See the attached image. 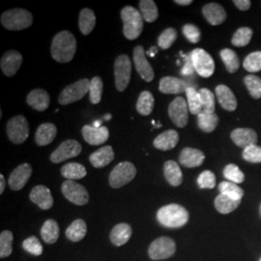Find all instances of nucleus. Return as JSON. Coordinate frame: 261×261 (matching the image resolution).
Segmentation results:
<instances>
[{
	"instance_id": "1",
	"label": "nucleus",
	"mask_w": 261,
	"mask_h": 261,
	"mask_svg": "<svg viewBox=\"0 0 261 261\" xmlns=\"http://www.w3.org/2000/svg\"><path fill=\"white\" fill-rule=\"evenodd\" d=\"M76 51V39L70 31H61L53 39L50 54L59 63L70 62Z\"/></svg>"
},
{
	"instance_id": "2",
	"label": "nucleus",
	"mask_w": 261,
	"mask_h": 261,
	"mask_svg": "<svg viewBox=\"0 0 261 261\" xmlns=\"http://www.w3.org/2000/svg\"><path fill=\"white\" fill-rule=\"evenodd\" d=\"M157 220L165 227L179 228L188 223L189 213L183 206L172 203L159 209Z\"/></svg>"
},
{
	"instance_id": "3",
	"label": "nucleus",
	"mask_w": 261,
	"mask_h": 261,
	"mask_svg": "<svg viewBox=\"0 0 261 261\" xmlns=\"http://www.w3.org/2000/svg\"><path fill=\"white\" fill-rule=\"evenodd\" d=\"M2 27L11 31H19L30 28L33 23V16L28 10L16 8L8 10L1 15Z\"/></svg>"
},
{
	"instance_id": "4",
	"label": "nucleus",
	"mask_w": 261,
	"mask_h": 261,
	"mask_svg": "<svg viewBox=\"0 0 261 261\" xmlns=\"http://www.w3.org/2000/svg\"><path fill=\"white\" fill-rule=\"evenodd\" d=\"M124 36L129 40H136L140 37L143 30V18L136 8L126 6L121 10Z\"/></svg>"
},
{
	"instance_id": "5",
	"label": "nucleus",
	"mask_w": 261,
	"mask_h": 261,
	"mask_svg": "<svg viewBox=\"0 0 261 261\" xmlns=\"http://www.w3.org/2000/svg\"><path fill=\"white\" fill-rule=\"evenodd\" d=\"M90 82L87 79H83L74 84L66 86L58 97V103L67 106L82 100L89 92Z\"/></svg>"
},
{
	"instance_id": "6",
	"label": "nucleus",
	"mask_w": 261,
	"mask_h": 261,
	"mask_svg": "<svg viewBox=\"0 0 261 261\" xmlns=\"http://www.w3.org/2000/svg\"><path fill=\"white\" fill-rule=\"evenodd\" d=\"M137 168L130 162H123L112 169L110 174V185L113 189H118L127 185L136 177Z\"/></svg>"
},
{
	"instance_id": "7",
	"label": "nucleus",
	"mask_w": 261,
	"mask_h": 261,
	"mask_svg": "<svg viewBox=\"0 0 261 261\" xmlns=\"http://www.w3.org/2000/svg\"><path fill=\"white\" fill-rule=\"evenodd\" d=\"M132 75V62L129 56L121 55L114 62L115 86L119 92H123L130 84Z\"/></svg>"
},
{
	"instance_id": "8",
	"label": "nucleus",
	"mask_w": 261,
	"mask_h": 261,
	"mask_svg": "<svg viewBox=\"0 0 261 261\" xmlns=\"http://www.w3.org/2000/svg\"><path fill=\"white\" fill-rule=\"evenodd\" d=\"M6 132L9 140L15 144H21L28 140L29 126L28 119L23 115H17L11 118L6 125Z\"/></svg>"
},
{
	"instance_id": "9",
	"label": "nucleus",
	"mask_w": 261,
	"mask_h": 261,
	"mask_svg": "<svg viewBox=\"0 0 261 261\" xmlns=\"http://www.w3.org/2000/svg\"><path fill=\"white\" fill-rule=\"evenodd\" d=\"M191 59L196 73L202 77H210L214 74L215 62L206 50L196 48L191 54Z\"/></svg>"
},
{
	"instance_id": "10",
	"label": "nucleus",
	"mask_w": 261,
	"mask_h": 261,
	"mask_svg": "<svg viewBox=\"0 0 261 261\" xmlns=\"http://www.w3.org/2000/svg\"><path fill=\"white\" fill-rule=\"evenodd\" d=\"M176 251L175 242L169 237H160L151 243L148 254L153 260H162L170 257Z\"/></svg>"
},
{
	"instance_id": "11",
	"label": "nucleus",
	"mask_w": 261,
	"mask_h": 261,
	"mask_svg": "<svg viewBox=\"0 0 261 261\" xmlns=\"http://www.w3.org/2000/svg\"><path fill=\"white\" fill-rule=\"evenodd\" d=\"M61 191L63 196L75 205H85L89 200V195L86 189L75 181L66 180L62 184Z\"/></svg>"
},
{
	"instance_id": "12",
	"label": "nucleus",
	"mask_w": 261,
	"mask_h": 261,
	"mask_svg": "<svg viewBox=\"0 0 261 261\" xmlns=\"http://www.w3.org/2000/svg\"><path fill=\"white\" fill-rule=\"evenodd\" d=\"M82 152V144L74 140L63 141L58 148H56L50 155V161L54 164H60L69 159L75 158Z\"/></svg>"
},
{
	"instance_id": "13",
	"label": "nucleus",
	"mask_w": 261,
	"mask_h": 261,
	"mask_svg": "<svg viewBox=\"0 0 261 261\" xmlns=\"http://www.w3.org/2000/svg\"><path fill=\"white\" fill-rule=\"evenodd\" d=\"M168 115L178 128L186 127L189 121V107L183 97L175 98L168 106Z\"/></svg>"
},
{
	"instance_id": "14",
	"label": "nucleus",
	"mask_w": 261,
	"mask_h": 261,
	"mask_svg": "<svg viewBox=\"0 0 261 261\" xmlns=\"http://www.w3.org/2000/svg\"><path fill=\"white\" fill-rule=\"evenodd\" d=\"M134 63L143 81L150 83L154 80L155 75L153 68L146 58V53L142 46H137L134 48Z\"/></svg>"
},
{
	"instance_id": "15",
	"label": "nucleus",
	"mask_w": 261,
	"mask_h": 261,
	"mask_svg": "<svg viewBox=\"0 0 261 261\" xmlns=\"http://www.w3.org/2000/svg\"><path fill=\"white\" fill-rule=\"evenodd\" d=\"M22 64V56L19 54L18 50L11 49L1 57L0 60V68L3 72V74L6 76H14L18 73V71Z\"/></svg>"
},
{
	"instance_id": "16",
	"label": "nucleus",
	"mask_w": 261,
	"mask_h": 261,
	"mask_svg": "<svg viewBox=\"0 0 261 261\" xmlns=\"http://www.w3.org/2000/svg\"><path fill=\"white\" fill-rule=\"evenodd\" d=\"M32 174V167L30 164H22L15 168L10 174L9 186L13 191H19L27 185Z\"/></svg>"
},
{
	"instance_id": "17",
	"label": "nucleus",
	"mask_w": 261,
	"mask_h": 261,
	"mask_svg": "<svg viewBox=\"0 0 261 261\" xmlns=\"http://www.w3.org/2000/svg\"><path fill=\"white\" fill-rule=\"evenodd\" d=\"M29 198L42 210H48L54 205V197L50 193V190L43 185L34 187L30 192Z\"/></svg>"
},
{
	"instance_id": "18",
	"label": "nucleus",
	"mask_w": 261,
	"mask_h": 261,
	"mask_svg": "<svg viewBox=\"0 0 261 261\" xmlns=\"http://www.w3.org/2000/svg\"><path fill=\"white\" fill-rule=\"evenodd\" d=\"M82 132L84 140L90 145H100L110 138V130L105 126L95 128L90 125H85Z\"/></svg>"
},
{
	"instance_id": "19",
	"label": "nucleus",
	"mask_w": 261,
	"mask_h": 261,
	"mask_svg": "<svg viewBox=\"0 0 261 261\" xmlns=\"http://www.w3.org/2000/svg\"><path fill=\"white\" fill-rule=\"evenodd\" d=\"M230 137L237 146L244 149L251 145H255V143L257 142V134L255 133V130L249 128L235 129L232 130Z\"/></svg>"
},
{
	"instance_id": "20",
	"label": "nucleus",
	"mask_w": 261,
	"mask_h": 261,
	"mask_svg": "<svg viewBox=\"0 0 261 261\" xmlns=\"http://www.w3.org/2000/svg\"><path fill=\"white\" fill-rule=\"evenodd\" d=\"M205 155L200 150L186 147L181 151L179 156V163L186 168H196L203 164Z\"/></svg>"
},
{
	"instance_id": "21",
	"label": "nucleus",
	"mask_w": 261,
	"mask_h": 261,
	"mask_svg": "<svg viewBox=\"0 0 261 261\" xmlns=\"http://www.w3.org/2000/svg\"><path fill=\"white\" fill-rule=\"evenodd\" d=\"M27 103L37 112H45L50 103V97L44 89H34L27 97Z\"/></svg>"
},
{
	"instance_id": "22",
	"label": "nucleus",
	"mask_w": 261,
	"mask_h": 261,
	"mask_svg": "<svg viewBox=\"0 0 261 261\" xmlns=\"http://www.w3.org/2000/svg\"><path fill=\"white\" fill-rule=\"evenodd\" d=\"M216 96L221 107L225 111L233 112L237 108V100L233 92L226 85L221 84L216 87Z\"/></svg>"
},
{
	"instance_id": "23",
	"label": "nucleus",
	"mask_w": 261,
	"mask_h": 261,
	"mask_svg": "<svg viewBox=\"0 0 261 261\" xmlns=\"http://www.w3.org/2000/svg\"><path fill=\"white\" fill-rule=\"evenodd\" d=\"M202 13L206 20L212 25L222 24L226 19V12L224 7L218 3L206 4L202 8Z\"/></svg>"
},
{
	"instance_id": "24",
	"label": "nucleus",
	"mask_w": 261,
	"mask_h": 261,
	"mask_svg": "<svg viewBox=\"0 0 261 261\" xmlns=\"http://www.w3.org/2000/svg\"><path fill=\"white\" fill-rule=\"evenodd\" d=\"M187 85L175 76H165L160 81L159 90L164 94H181L186 92Z\"/></svg>"
},
{
	"instance_id": "25",
	"label": "nucleus",
	"mask_w": 261,
	"mask_h": 261,
	"mask_svg": "<svg viewBox=\"0 0 261 261\" xmlns=\"http://www.w3.org/2000/svg\"><path fill=\"white\" fill-rule=\"evenodd\" d=\"M179 141V135L174 130H168L162 134L154 140L153 145L155 148L162 151H168L173 149L177 145Z\"/></svg>"
},
{
	"instance_id": "26",
	"label": "nucleus",
	"mask_w": 261,
	"mask_h": 261,
	"mask_svg": "<svg viewBox=\"0 0 261 261\" xmlns=\"http://www.w3.org/2000/svg\"><path fill=\"white\" fill-rule=\"evenodd\" d=\"M114 159V151L112 146L107 145L95 151L89 156V161L94 168H102L110 165Z\"/></svg>"
},
{
	"instance_id": "27",
	"label": "nucleus",
	"mask_w": 261,
	"mask_h": 261,
	"mask_svg": "<svg viewBox=\"0 0 261 261\" xmlns=\"http://www.w3.org/2000/svg\"><path fill=\"white\" fill-rule=\"evenodd\" d=\"M57 135V128L53 123H44L38 127L35 141L39 146H46L51 143Z\"/></svg>"
},
{
	"instance_id": "28",
	"label": "nucleus",
	"mask_w": 261,
	"mask_h": 261,
	"mask_svg": "<svg viewBox=\"0 0 261 261\" xmlns=\"http://www.w3.org/2000/svg\"><path fill=\"white\" fill-rule=\"evenodd\" d=\"M132 227L130 224L121 223L116 224L111 232V241L113 245L120 247L130 240Z\"/></svg>"
},
{
	"instance_id": "29",
	"label": "nucleus",
	"mask_w": 261,
	"mask_h": 261,
	"mask_svg": "<svg viewBox=\"0 0 261 261\" xmlns=\"http://www.w3.org/2000/svg\"><path fill=\"white\" fill-rule=\"evenodd\" d=\"M165 177L171 186L177 187L181 185L183 181V174L178 166L177 163L174 161H168L164 166Z\"/></svg>"
},
{
	"instance_id": "30",
	"label": "nucleus",
	"mask_w": 261,
	"mask_h": 261,
	"mask_svg": "<svg viewBox=\"0 0 261 261\" xmlns=\"http://www.w3.org/2000/svg\"><path fill=\"white\" fill-rule=\"evenodd\" d=\"M96 25V16L93 11L88 8H84L81 11L79 16V27L84 35H88L93 31Z\"/></svg>"
},
{
	"instance_id": "31",
	"label": "nucleus",
	"mask_w": 261,
	"mask_h": 261,
	"mask_svg": "<svg viewBox=\"0 0 261 261\" xmlns=\"http://www.w3.org/2000/svg\"><path fill=\"white\" fill-rule=\"evenodd\" d=\"M87 232V226L82 219H77L74 221L72 224L68 226L66 229V237L73 241V242H79L83 240Z\"/></svg>"
},
{
	"instance_id": "32",
	"label": "nucleus",
	"mask_w": 261,
	"mask_h": 261,
	"mask_svg": "<svg viewBox=\"0 0 261 261\" xmlns=\"http://www.w3.org/2000/svg\"><path fill=\"white\" fill-rule=\"evenodd\" d=\"M241 200H235L229 196L220 194L215 199V207L221 214H229L240 205Z\"/></svg>"
},
{
	"instance_id": "33",
	"label": "nucleus",
	"mask_w": 261,
	"mask_h": 261,
	"mask_svg": "<svg viewBox=\"0 0 261 261\" xmlns=\"http://www.w3.org/2000/svg\"><path fill=\"white\" fill-rule=\"evenodd\" d=\"M61 175L67 180L75 181L86 175V168L79 163H69L61 168Z\"/></svg>"
},
{
	"instance_id": "34",
	"label": "nucleus",
	"mask_w": 261,
	"mask_h": 261,
	"mask_svg": "<svg viewBox=\"0 0 261 261\" xmlns=\"http://www.w3.org/2000/svg\"><path fill=\"white\" fill-rule=\"evenodd\" d=\"M219 124V116L216 113L201 112L197 115V125L199 129L205 133H211Z\"/></svg>"
},
{
	"instance_id": "35",
	"label": "nucleus",
	"mask_w": 261,
	"mask_h": 261,
	"mask_svg": "<svg viewBox=\"0 0 261 261\" xmlns=\"http://www.w3.org/2000/svg\"><path fill=\"white\" fill-rule=\"evenodd\" d=\"M41 236L47 244H55L59 237V226L55 220H47L43 224Z\"/></svg>"
},
{
	"instance_id": "36",
	"label": "nucleus",
	"mask_w": 261,
	"mask_h": 261,
	"mask_svg": "<svg viewBox=\"0 0 261 261\" xmlns=\"http://www.w3.org/2000/svg\"><path fill=\"white\" fill-rule=\"evenodd\" d=\"M154 103H155V100L152 93L146 90L142 91L137 102V111L141 115L147 116L153 112Z\"/></svg>"
},
{
	"instance_id": "37",
	"label": "nucleus",
	"mask_w": 261,
	"mask_h": 261,
	"mask_svg": "<svg viewBox=\"0 0 261 261\" xmlns=\"http://www.w3.org/2000/svg\"><path fill=\"white\" fill-rule=\"evenodd\" d=\"M140 14L147 22H154L158 19L159 11L156 3L153 0L140 1Z\"/></svg>"
},
{
	"instance_id": "38",
	"label": "nucleus",
	"mask_w": 261,
	"mask_h": 261,
	"mask_svg": "<svg viewBox=\"0 0 261 261\" xmlns=\"http://www.w3.org/2000/svg\"><path fill=\"white\" fill-rule=\"evenodd\" d=\"M220 56H221V58L224 63L227 72H229L230 74H233L239 69V67H240L239 57L234 50L230 48H224L223 50H221Z\"/></svg>"
},
{
	"instance_id": "39",
	"label": "nucleus",
	"mask_w": 261,
	"mask_h": 261,
	"mask_svg": "<svg viewBox=\"0 0 261 261\" xmlns=\"http://www.w3.org/2000/svg\"><path fill=\"white\" fill-rule=\"evenodd\" d=\"M219 191H220V194L229 196L230 198L235 199V200H241L244 196V191H243L242 188H240L237 184L229 182V181L221 182L219 185Z\"/></svg>"
},
{
	"instance_id": "40",
	"label": "nucleus",
	"mask_w": 261,
	"mask_h": 261,
	"mask_svg": "<svg viewBox=\"0 0 261 261\" xmlns=\"http://www.w3.org/2000/svg\"><path fill=\"white\" fill-rule=\"evenodd\" d=\"M187 100L189 111L192 114L198 115L202 112V103L199 93L194 87H188L186 90Z\"/></svg>"
},
{
	"instance_id": "41",
	"label": "nucleus",
	"mask_w": 261,
	"mask_h": 261,
	"mask_svg": "<svg viewBox=\"0 0 261 261\" xmlns=\"http://www.w3.org/2000/svg\"><path fill=\"white\" fill-rule=\"evenodd\" d=\"M103 84L100 76H94L90 81L89 87V99L93 105L100 103L103 95Z\"/></svg>"
},
{
	"instance_id": "42",
	"label": "nucleus",
	"mask_w": 261,
	"mask_h": 261,
	"mask_svg": "<svg viewBox=\"0 0 261 261\" xmlns=\"http://www.w3.org/2000/svg\"><path fill=\"white\" fill-rule=\"evenodd\" d=\"M252 29L250 28H239L231 39V44L235 47H246L249 45L252 37Z\"/></svg>"
},
{
	"instance_id": "43",
	"label": "nucleus",
	"mask_w": 261,
	"mask_h": 261,
	"mask_svg": "<svg viewBox=\"0 0 261 261\" xmlns=\"http://www.w3.org/2000/svg\"><path fill=\"white\" fill-rule=\"evenodd\" d=\"M13 233L10 230H4L0 234V257H8L13 251Z\"/></svg>"
},
{
	"instance_id": "44",
	"label": "nucleus",
	"mask_w": 261,
	"mask_h": 261,
	"mask_svg": "<svg viewBox=\"0 0 261 261\" xmlns=\"http://www.w3.org/2000/svg\"><path fill=\"white\" fill-rule=\"evenodd\" d=\"M250 95L254 99L261 98V79L254 75H248L244 79Z\"/></svg>"
},
{
	"instance_id": "45",
	"label": "nucleus",
	"mask_w": 261,
	"mask_h": 261,
	"mask_svg": "<svg viewBox=\"0 0 261 261\" xmlns=\"http://www.w3.org/2000/svg\"><path fill=\"white\" fill-rule=\"evenodd\" d=\"M177 39V31L174 28H167L162 32L158 39L159 47L162 49H168L173 45Z\"/></svg>"
},
{
	"instance_id": "46",
	"label": "nucleus",
	"mask_w": 261,
	"mask_h": 261,
	"mask_svg": "<svg viewBox=\"0 0 261 261\" xmlns=\"http://www.w3.org/2000/svg\"><path fill=\"white\" fill-rule=\"evenodd\" d=\"M224 176L229 182H232L235 184H240L245 180V174L243 173L240 168L233 164H229L224 168Z\"/></svg>"
},
{
	"instance_id": "47",
	"label": "nucleus",
	"mask_w": 261,
	"mask_h": 261,
	"mask_svg": "<svg viewBox=\"0 0 261 261\" xmlns=\"http://www.w3.org/2000/svg\"><path fill=\"white\" fill-rule=\"evenodd\" d=\"M244 68L250 73L261 71V51H254L247 56L244 60Z\"/></svg>"
},
{
	"instance_id": "48",
	"label": "nucleus",
	"mask_w": 261,
	"mask_h": 261,
	"mask_svg": "<svg viewBox=\"0 0 261 261\" xmlns=\"http://www.w3.org/2000/svg\"><path fill=\"white\" fill-rule=\"evenodd\" d=\"M201 103H202V112L207 113H214L215 112V97L214 94L212 93L208 88H202L198 91Z\"/></svg>"
},
{
	"instance_id": "49",
	"label": "nucleus",
	"mask_w": 261,
	"mask_h": 261,
	"mask_svg": "<svg viewBox=\"0 0 261 261\" xmlns=\"http://www.w3.org/2000/svg\"><path fill=\"white\" fill-rule=\"evenodd\" d=\"M22 247L27 252L31 253L32 255H35V256L41 255L43 253V250H44L42 244L35 236H31L28 239H25L22 243Z\"/></svg>"
},
{
	"instance_id": "50",
	"label": "nucleus",
	"mask_w": 261,
	"mask_h": 261,
	"mask_svg": "<svg viewBox=\"0 0 261 261\" xmlns=\"http://www.w3.org/2000/svg\"><path fill=\"white\" fill-rule=\"evenodd\" d=\"M243 158L245 161L252 163V164H258L261 163V147L255 145H251L243 151Z\"/></svg>"
},
{
	"instance_id": "51",
	"label": "nucleus",
	"mask_w": 261,
	"mask_h": 261,
	"mask_svg": "<svg viewBox=\"0 0 261 261\" xmlns=\"http://www.w3.org/2000/svg\"><path fill=\"white\" fill-rule=\"evenodd\" d=\"M197 185L200 189H213L216 186V176L210 170L200 173L197 178Z\"/></svg>"
},
{
	"instance_id": "52",
	"label": "nucleus",
	"mask_w": 261,
	"mask_h": 261,
	"mask_svg": "<svg viewBox=\"0 0 261 261\" xmlns=\"http://www.w3.org/2000/svg\"><path fill=\"white\" fill-rule=\"evenodd\" d=\"M182 32L187 38V40L193 44H196L200 41V30L194 24H185L182 28Z\"/></svg>"
},
{
	"instance_id": "53",
	"label": "nucleus",
	"mask_w": 261,
	"mask_h": 261,
	"mask_svg": "<svg viewBox=\"0 0 261 261\" xmlns=\"http://www.w3.org/2000/svg\"><path fill=\"white\" fill-rule=\"evenodd\" d=\"M195 67L193 65V62H192V59H191V56L188 57L186 59V63L183 67V69L181 70V73L182 75H193V73L195 72Z\"/></svg>"
},
{
	"instance_id": "54",
	"label": "nucleus",
	"mask_w": 261,
	"mask_h": 261,
	"mask_svg": "<svg viewBox=\"0 0 261 261\" xmlns=\"http://www.w3.org/2000/svg\"><path fill=\"white\" fill-rule=\"evenodd\" d=\"M235 6L241 11H247L250 9L251 7V1L250 0H234L233 1Z\"/></svg>"
},
{
	"instance_id": "55",
	"label": "nucleus",
	"mask_w": 261,
	"mask_h": 261,
	"mask_svg": "<svg viewBox=\"0 0 261 261\" xmlns=\"http://www.w3.org/2000/svg\"><path fill=\"white\" fill-rule=\"evenodd\" d=\"M5 185H6L5 178H4V176H3L2 174H0V195L3 194L4 189H5Z\"/></svg>"
},
{
	"instance_id": "56",
	"label": "nucleus",
	"mask_w": 261,
	"mask_h": 261,
	"mask_svg": "<svg viewBox=\"0 0 261 261\" xmlns=\"http://www.w3.org/2000/svg\"><path fill=\"white\" fill-rule=\"evenodd\" d=\"M175 3L179 4V5H183V6H186V5H190L193 3L192 0H175Z\"/></svg>"
},
{
	"instance_id": "57",
	"label": "nucleus",
	"mask_w": 261,
	"mask_h": 261,
	"mask_svg": "<svg viewBox=\"0 0 261 261\" xmlns=\"http://www.w3.org/2000/svg\"><path fill=\"white\" fill-rule=\"evenodd\" d=\"M157 51H158V48L156 47H152L150 48V51H147L146 54L148 55V56H151V57H154L155 55L157 54Z\"/></svg>"
},
{
	"instance_id": "58",
	"label": "nucleus",
	"mask_w": 261,
	"mask_h": 261,
	"mask_svg": "<svg viewBox=\"0 0 261 261\" xmlns=\"http://www.w3.org/2000/svg\"><path fill=\"white\" fill-rule=\"evenodd\" d=\"M93 127H95V128H100V127H102V121H95L93 123V125H92Z\"/></svg>"
},
{
	"instance_id": "59",
	"label": "nucleus",
	"mask_w": 261,
	"mask_h": 261,
	"mask_svg": "<svg viewBox=\"0 0 261 261\" xmlns=\"http://www.w3.org/2000/svg\"><path fill=\"white\" fill-rule=\"evenodd\" d=\"M111 118H112V114H106V115H105V120H106V121L111 120Z\"/></svg>"
},
{
	"instance_id": "60",
	"label": "nucleus",
	"mask_w": 261,
	"mask_h": 261,
	"mask_svg": "<svg viewBox=\"0 0 261 261\" xmlns=\"http://www.w3.org/2000/svg\"><path fill=\"white\" fill-rule=\"evenodd\" d=\"M160 127H162V124H157V125L155 126V128H160Z\"/></svg>"
},
{
	"instance_id": "61",
	"label": "nucleus",
	"mask_w": 261,
	"mask_h": 261,
	"mask_svg": "<svg viewBox=\"0 0 261 261\" xmlns=\"http://www.w3.org/2000/svg\"><path fill=\"white\" fill-rule=\"evenodd\" d=\"M260 215H261V204H260Z\"/></svg>"
},
{
	"instance_id": "62",
	"label": "nucleus",
	"mask_w": 261,
	"mask_h": 261,
	"mask_svg": "<svg viewBox=\"0 0 261 261\" xmlns=\"http://www.w3.org/2000/svg\"><path fill=\"white\" fill-rule=\"evenodd\" d=\"M260 261H261V259H260Z\"/></svg>"
}]
</instances>
